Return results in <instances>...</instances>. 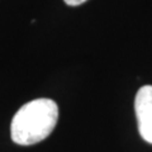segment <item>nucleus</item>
I'll list each match as a JSON object with an SVG mask.
<instances>
[{
    "mask_svg": "<svg viewBox=\"0 0 152 152\" xmlns=\"http://www.w3.org/2000/svg\"><path fill=\"white\" fill-rule=\"evenodd\" d=\"M58 119V107L47 98L34 99L24 104L13 117L10 136L14 143L31 146L47 138Z\"/></svg>",
    "mask_w": 152,
    "mask_h": 152,
    "instance_id": "f257e3e1",
    "label": "nucleus"
},
{
    "mask_svg": "<svg viewBox=\"0 0 152 152\" xmlns=\"http://www.w3.org/2000/svg\"><path fill=\"white\" fill-rule=\"evenodd\" d=\"M134 110L141 137L152 145V85H145L137 91Z\"/></svg>",
    "mask_w": 152,
    "mask_h": 152,
    "instance_id": "f03ea898",
    "label": "nucleus"
},
{
    "mask_svg": "<svg viewBox=\"0 0 152 152\" xmlns=\"http://www.w3.org/2000/svg\"><path fill=\"white\" fill-rule=\"evenodd\" d=\"M64 1L70 7H77V5L84 4L85 1H88V0H64Z\"/></svg>",
    "mask_w": 152,
    "mask_h": 152,
    "instance_id": "7ed1b4c3",
    "label": "nucleus"
}]
</instances>
